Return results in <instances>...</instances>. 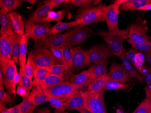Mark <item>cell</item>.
Masks as SVG:
<instances>
[{"label":"cell","mask_w":151,"mask_h":113,"mask_svg":"<svg viewBox=\"0 0 151 113\" xmlns=\"http://www.w3.org/2000/svg\"><path fill=\"white\" fill-rule=\"evenodd\" d=\"M35 108L32 104L31 96L29 94L27 98L21 102L20 113H32Z\"/></svg>","instance_id":"38"},{"label":"cell","mask_w":151,"mask_h":113,"mask_svg":"<svg viewBox=\"0 0 151 113\" xmlns=\"http://www.w3.org/2000/svg\"><path fill=\"white\" fill-rule=\"evenodd\" d=\"M129 84L120 83L117 81L110 80L101 91L105 92L106 91L114 90H125L129 88Z\"/></svg>","instance_id":"36"},{"label":"cell","mask_w":151,"mask_h":113,"mask_svg":"<svg viewBox=\"0 0 151 113\" xmlns=\"http://www.w3.org/2000/svg\"><path fill=\"white\" fill-rule=\"evenodd\" d=\"M67 9H63L58 12H54L51 11L47 14V16L41 20H40L36 23H42L50 22L53 21L59 22L65 17L67 14Z\"/></svg>","instance_id":"29"},{"label":"cell","mask_w":151,"mask_h":113,"mask_svg":"<svg viewBox=\"0 0 151 113\" xmlns=\"http://www.w3.org/2000/svg\"><path fill=\"white\" fill-rule=\"evenodd\" d=\"M81 88L80 86L67 81L54 87L45 89L43 91L44 94L49 97L65 102L68 98Z\"/></svg>","instance_id":"6"},{"label":"cell","mask_w":151,"mask_h":113,"mask_svg":"<svg viewBox=\"0 0 151 113\" xmlns=\"http://www.w3.org/2000/svg\"><path fill=\"white\" fill-rule=\"evenodd\" d=\"M10 38L12 47L13 59L16 63H19V51L22 44V36L16 34L12 36H10Z\"/></svg>","instance_id":"28"},{"label":"cell","mask_w":151,"mask_h":113,"mask_svg":"<svg viewBox=\"0 0 151 113\" xmlns=\"http://www.w3.org/2000/svg\"><path fill=\"white\" fill-rule=\"evenodd\" d=\"M64 113H68V111H67V112H64Z\"/></svg>","instance_id":"62"},{"label":"cell","mask_w":151,"mask_h":113,"mask_svg":"<svg viewBox=\"0 0 151 113\" xmlns=\"http://www.w3.org/2000/svg\"><path fill=\"white\" fill-rule=\"evenodd\" d=\"M128 42L131 45L132 47L146 53L151 54V44H136L129 40H128Z\"/></svg>","instance_id":"43"},{"label":"cell","mask_w":151,"mask_h":113,"mask_svg":"<svg viewBox=\"0 0 151 113\" xmlns=\"http://www.w3.org/2000/svg\"><path fill=\"white\" fill-rule=\"evenodd\" d=\"M128 51L125 49L123 53L119 57L122 61V64L126 71V72L131 76L132 78L135 79L141 83H142L143 78L142 76L136 69L135 68L131 63L129 62L126 57V53Z\"/></svg>","instance_id":"20"},{"label":"cell","mask_w":151,"mask_h":113,"mask_svg":"<svg viewBox=\"0 0 151 113\" xmlns=\"http://www.w3.org/2000/svg\"><path fill=\"white\" fill-rule=\"evenodd\" d=\"M24 34L28 38L33 39L35 42L40 40L49 33L52 28L50 22L35 23L26 20L25 22Z\"/></svg>","instance_id":"7"},{"label":"cell","mask_w":151,"mask_h":113,"mask_svg":"<svg viewBox=\"0 0 151 113\" xmlns=\"http://www.w3.org/2000/svg\"><path fill=\"white\" fill-rule=\"evenodd\" d=\"M96 35L104 40L111 54L119 57L125 50L123 46V42L128 38V36L119 35H111L108 31H101Z\"/></svg>","instance_id":"5"},{"label":"cell","mask_w":151,"mask_h":113,"mask_svg":"<svg viewBox=\"0 0 151 113\" xmlns=\"http://www.w3.org/2000/svg\"><path fill=\"white\" fill-rule=\"evenodd\" d=\"M124 0H117L114 3L106 6L104 12V17L107 25L108 32L111 35H119L128 36L129 28L121 30L119 27V7Z\"/></svg>","instance_id":"1"},{"label":"cell","mask_w":151,"mask_h":113,"mask_svg":"<svg viewBox=\"0 0 151 113\" xmlns=\"http://www.w3.org/2000/svg\"><path fill=\"white\" fill-rule=\"evenodd\" d=\"M116 113H125L124 112V110L123 109H118L116 110Z\"/></svg>","instance_id":"61"},{"label":"cell","mask_w":151,"mask_h":113,"mask_svg":"<svg viewBox=\"0 0 151 113\" xmlns=\"http://www.w3.org/2000/svg\"><path fill=\"white\" fill-rule=\"evenodd\" d=\"M12 59V47L10 36L1 35L0 66L3 75L6 73L9 62Z\"/></svg>","instance_id":"8"},{"label":"cell","mask_w":151,"mask_h":113,"mask_svg":"<svg viewBox=\"0 0 151 113\" xmlns=\"http://www.w3.org/2000/svg\"><path fill=\"white\" fill-rule=\"evenodd\" d=\"M67 81H69V76L62 77L50 74L47 77L45 81L41 84L40 86L37 87L43 91L47 88H51L59 85Z\"/></svg>","instance_id":"19"},{"label":"cell","mask_w":151,"mask_h":113,"mask_svg":"<svg viewBox=\"0 0 151 113\" xmlns=\"http://www.w3.org/2000/svg\"><path fill=\"white\" fill-rule=\"evenodd\" d=\"M15 61L12 59L9 62L6 69V73L3 75V81L4 86L7 92L11 95L15 96L16 94V86L14 83V76L17 65Z\"/></svg>","instance_id":"14"},{"label":"cell","mask_w":151,"mask_h":113,"mask_svg":"<svg viewBox=\"0 0 151 113\" xmlns=\"http://www.w3.org/2000/svg\"><path fill=\"white\" fill-rule=\"evenodd\" d=\"M145 56L146 58L147 61L148 62L149 65L151 66V54L145 53Z\"/></svg>","instance_id":"56"},{"label":"cell","mask_w":151,"mask_h":113,"mask_svg":"<svg viewBox=\"0 0 151 113\" xmlns=\"http://www.w3.org/2000/svg\"><path fill=\"white\" fill-rule=\"evenodd\" d=\"M129 40L138 44H151V37L149 36L141 23H136L129 27Z\"/></svg>","instance_id":"9"},{"label":"cell","mask_w":151,"mask_h":113,"mask_svg":"<svg viewBox=\"0 0 151 113\" xmlns=\"http://www.w3.org/2000/svg\"><path fill=\"white\" fill-rule=\"evenodd\" d=\"M139 73L142 76L143 78L145 81L146 87L151 91V70L146 65H144L141 68Z\"/></svg>","instance_id":"41"},{"label":"cell","mask_w":151,"mask_h":113,"mask_svg":"<svg viewBox=\"0 0 151 113\" xmlns=\"http://www.w3.org/2000/svg\"><path fill=\"white\" fill-rule=\"evenodd\" d=\"M139 11H149L151 10V3L150 4H147L145 6L141 7L139 9Z\"/></svg>","instance_id":"53"},{"label":"cell","mask_w":151,"mask_h":113,"mask_svg":"<svg viewBox=\"0 0 151 113\" xmlns=\"http://www.w3.org/2000/svg\"><path fill=\"white\" fill-rule=\"evenodd\" d=\"M50 110L49 107H44L42 109L39 110L36 113H50Z\"/></svg>","instance_id":"54"},{"label":"cell","mask_w":151,"mask_h":113,"mask_svg":"<svg viewBox=\"0 0 151 113\" xmlns=\"http://www.w3.org/2000/svg\"><path fill=\"white\" fill-rule=\"evenodd\" d=\"M139 53L138 50L132 47L130 49L129 51L126 53V57L129 60V62L135 67V57L136 55Z\"/></svg>","instance_id":"46"},{"label":"cell","mask_w":151,"mask_h":113,"mask_svg":"<svg viewBox=\"0 0 151 113\" xmlns=\"http://www.w3.org/2000/svg\"><path fill=\"white\" fill-rule=\"evenodd\" d=\"M13 29L15 34L22 36L24 35L25 23L22 17L18 13L13 12L10 13Z\"/></svg>","instance_id":"21"},{"label":"cell","mask_w":151,"mask_h":113,"mask_svg":"<svg viewBox=\"0 0 151 113\" xmlns=\"http://www.w3.org/2000/svg\"><path fill=\"white\" fill-rule=\"evenodd\" d=\"M151 3V0H124L120 10L123 11L139 10L141 7Z\"/></svg>","instance_id":"25"},{"label":"cell","mask_w":151,"mask_h":113,"mask_svg":"<svg viewBox=\"0 0 151 113\" xmlns=\"http://www.w3.org/2000/svg\"><path fill=\"white\" fill-rule=\"evenodd\" d=\"M12 107L10 108H6L3 111L1 112V113H11V112H12Z\"/></svg>","instance_id":"57"},{"label":"cell","mask_w":151,"mask_h":113,"mask_svg":"<svg viewBox=\"0 0 151 113\" xmlns=\"http://www.w3.org/2000/svg\"><path fill=\"white\" fill-rule=\"evenodd\" d=\"M73 30L63 35H46L39 41L41 44L49 49L61 48L66 43L67 39L73 33Z\"/></svg>","instance_id":"13"},{"label":"cell","mask_w":151,"mask_h":113,"mask_svg":"<svg viewBox=\"0 0 151 113\" xmlns=\"http://www.w3.org/2000/svg\"><path fill=\"white\" fill-rule=\"evenodd\" d=\"M9 94L5 91L4 85L0 86V103L11 102L12 99Z\"/></svg>","instance_id":"44"},{"label":"cell","mask_w":151,"mask_h":113,"mask_svg":"<svg viewBox=\"0 0 151 113\" xmlns=\"http://www.w3.org/2000/svg\"><path fill=\"white\" fill-rule=\"evenodd\" d=\"M70 50L73 60V69H82L91 63L88 51L82 49L81 47L71 48Z\"/></svg>","instance_id":"11"},{"label":"cell","mask_w":151,"mask_h":113,"mask_svg":"<svg viewBox=\"0 0 151 113\" xmlns=\"http://www.w3.org/2000/svg\"><path fill=\"white\" fill-rule=\"evenodd\" d=\"M91 63L101 61H107L111 57L108 48L105 45L93 46L88 51Z\"/></svg>","instance_id":"15"},{"label":"cell","mask_w":151,"mask_h":113,"mask_svg":"<svg viewBox=\"0 0 151 113\" xmlns=\"http://www.w3.org/2000/svg\"><path fill=\"white\" fill-rule=\"evenodd\" d=\"M144 65H145L144 56L143 54L139 52L136 55L135 65L134 68L139 73L141 68Z\"/></svg>","instance_id":"45"},{"label":"cell","mask_w":151,"mask_h":113,"mask_svg":"<svg viewBox=\"0 0 151 113\" xmlns=\"http://www.w3.org/2000/svg\"><path fill=\"white\" fill-rule=\"evenodd\" d=\"M66 109V107L61 108L55 109H54L53 113H64Z\"/></svg>","instance_id":"55"},{"label":"cell","mask_w":151,"mask_h":113,"mask_svg":"<svg viewBox=\"0 0 151 113\" xmlns=\"http://www.w3.org/2000/svg\"><path fill=\"white\" fill-rule=\"evenodd\" d=\"M50 51L52 54V57L55 60L56 64H62L64 65L67 68V69L69 70V68L67 65L65 59H64V56H63V51L62 48H51L50 49Z\"/></svg>","instance_id":"35"},{"label":"cell","mask_w":151,"mask_h":113,"mask_svg":"<svg viewBox=\"0 0 151 113\" xmlns=\"http://www.w3.org/2000/svg\"><path fill=\"white\" fill-rule=\"evenodd\" d=\"M30 94L32 98V104L35 107L49 101V97L46 96L42 90L36 86H33Z\"/></svg>","instance_id":"24"},{"label":"cell","mask_w":151,"mask_h":113,"mask_svg":"<svg viewBox=\"0 0 151 113\" xmlns=\"http://www.w3.org/2000/svg\"><path fill=\"white\" fill-rule=\"evenodd\" d=\"M69 0H46L44 1V4L50 5L53 7H55L58 5L64 3H68Z\"/></svg>","instance_id":"49"},{"label":"cell","mask_w":151,"mask_h":113,"mask_svg":"<svg viewBox=\"0 0 151 113\" xmlns=\"http://www.w3.org/2000/svg\"><path fill=\"white\" fill-rule=\"evenodd\" d=\"M79 112L80 113H92L91 111H90V110H88V109H86L84 110L81 111L80 112Z\"/></svg>","instance_id":"60"},{"label":"cell","mask_w":151,"mask_h":113,"mask_svg":"<svg viewBox=\"0 0 151 113\" xmlns=\"http://www.w3.org/2000/svg\"><path fill=\"white\" fill-rule=\"evenodd\" d=\"M50 74L46 68L37 67L34 74L33 86H40Z\"/></svg>","instance_id":"31"},{"label":"cell","mask_w":151,"mask_h":113,"mask_svg":"<svg viewBox=\"0 0 151 113\" xmlns=\"http://www.w3.org/2000/svg\"><path fill=\"white\" fill-rule=\"evenodd\" d=\"M53 8L54 7L52 6L45 4L40 6L33 13L29 20L31 22L36 23L40 20L45 18L49 12L52 11Z\"/></svg>","instance_id":"23"},{"label":"cell","mask_w":151,"mask_h":113,"mask_svg":"<svg viewBox=\"0 0 151 113\" xmlns=\"http://www.w3.org/2000/svg\"><path fill=\"white\" fill-rule=\"evenodd\" d=\"M66 107L68 110L79 111L86 109L85 103L81 91L77 90L65 101Z\"/></svg>","instance_id":"16"},{"label":"cell","mask_w":151,"mask_h":113,"mask_svg":"<svg viewBox=\"0 0 151 113\" xmlns=\"http://www.w3.org/2000/svg\"><path fill=\"white\" fill-rule=\"evenodd\" d=\"M106 75L109 79L113 81L124 83L131 81L132 77L125 70L122 64L114 61Z\"/></svg>","instance_id":"12"},{"label":"cell","mask_w":151,"mask_h":113,"mask_svg":"<svg viewBox=\"0 0 151 113\" xmlns=\"http://www.w3.org/2000/svg\"><path fill=\"white\" fill-rule=\"evenodd\" d=\"M30 53L37 67L46 68L56 64L50 49L39 41L35 42L34 48Z\"/></svg>","instance_id":"2"},{"label":"cell","mask_w":151,"mask_h":113,"mask_svg":"<svg viewBox=\"0 0 151 113\" xmlns=\"http://www.w3.org/2000/svg\"><path fill=\"white\" fill-rule=\"evenodd\" d=\"M108 63L107 61H101L94 63L89 68L90 73V85L98 77L106 75L107 72Z\"/></svg>","instance_id":"18"},{"label":"cell","mask_w":151,"mask_h":113,"mask_svg":"<svg viewBox=\"0 0 151 113\" xmlns=\"http://www.w3.org/2000/svg\"><path fill=\"white\" fill-rule=\"evenodd\" d=\"M145 91L146 99L149 100L151 102V91L148 89L147 87L144 88Z\"/></svg>","instance_id":"51"},{"label":"cell","mask_w":151,"mask_h":113,"mask_svg":"<svg viewBox=\"0 0 151 113\" xmlns=\"http://www.w3.org/2000/svg\"><path fill=\"white\" fill-rule=\"evenodd\" d=\"M69 82L75 85L80 86H89L90 85V73L89 69L84 71L78 74L72 73L69 76Z\"/></svg>","instance_id":"22"},{"label":"cell","mask_w":151,"mask_h":113,"mask_svg":"<svg viewBox=\"0 0 151 113\" xmlns=\"http://www.w3.org/2000/svg\"><path fill=\"white\" fill-rule=\"evenodd\" d=\"M6 108V107H5L4 104L0 103V111H1V112L3 111V110Z\"/></svg>","instance_id":"59"},{"label":"cell","mask_w":151,"mask_h":113,"mask_svg":"<svg viewBox=\"0 0 151 113\" xmlns=\"http://www.w3.org/2000/svg\"><path fill=\"white\" fill-rule=\"evenodd\" d=\"M16 94L22 97L24 100L29 96L30 93L27 91L26 89L23 86L18 84L16 90Z\"/></svg>","instance_id":"48"},{"label":"cell","mask_w":151,"mask_h":113,"mask_svg":"<svg viewBox=\"0 0 151 113\" xmlns=\"http://www.w3.org/2000/svg\"><path fill=\"white\" fill-rule=\"evenodd\" d=\"M93 34V28L87 26L78 27L73 30V33L68 37L66 43L69 48L74 46L79 45Z\"/></svg>","instance_id":"10"},{"label":"cell","mask_w":151,"mask_h":113,"mask_svg":"<svg viewBox=\"0 0 151 113\" xmlns=\"http://www.w3.org/2000/svg\"><path fill=\"white\" fill-rule=\"evenodd\" d=\"M29 38L24 34L22 36V44L20 46L19 55V69L24 70L26 64V55L27 52V45Z\"/></svg>","instance_id":"30"},{"label":"cell","mask_w":151,"mask_h":113,"mask_svg":"<svg viewBox=\"0 0 151 113\" xmlns=\"http://www.w3.org/2000/svg\"><path fill=\"white\" fill-rule=\"evenodd\" d=\"M110 80L106 74L96 79L88 86L87 91L90 93H98L103 90Z\"/></svg>","instance_id":"26"},{"label":"cell","mask_w":151,"mask_h":113,"mask_svg":"<svg viewBox=\"0 0 151 113\" xmlns=\"http://www.w3.org/2000/svg\"><path fill=\"white\" fill-rule=\"evenodd\" d=\"M61 48L63 49L64 59L67 65L68 66L69 68H73V63L72 54L70 52V48L68 47L67 43H65Z\"/></svg>","instance_id":"42"},{"label":"cell","mask_w":151,"mask_h":113,"mask_svg":"<svg viewBox=\"0 0 151 113\" xmlns=\"http://www.w3.org/2000/svg\"><path fill=\"white\" fill-rule=\"evenodd\" d=\"M57 22L56 24L52 27L50 30L47 35H57L58 33L61 31L68 29L72 27H78L80 25V22L76 19L70 22H64L61 20Z\"/></svg>","instance_id":"27"},{"label":"cell","mask_w":151,"mask_h":113,"mask_svg":"<svg viewBox=\"0 0 151 113\" xmlns=\"http://www.w3.org/2000/svg\"><path fill=\"white\" fill-rule=\"evenodd\" d=\"M94 1L92 0H69L68 4L82 9L91 8Z\"/></svg>","instance_id":"39"},{"label":"cell","mask_w":151,"mask_h":113,"mask_svg":"<svg viewBox=\"0 0 151 113\" xmlns=\"http://www.w3.org/2000/svg\"><path fill=\"white\" fill-rule=\"evenodd\" d=\"M106 6L100 5L96 7L83 9L76 17L80 23V27L86 26L93 23L101 22L105 19L104 12Z\"/></svg>","instance_id":"3"},{"label":"cell","mask_w":151,"mask_h":113,"mask_svg":"<svg viewBox=\"0 0 151 113\" xmlns=\"http://www.w3.org/2000/svg\"><path fill=\"white\" fill-rule=\"evenodd\" d=\"M133 113H151V102L145 99L137 107Z\"/></svg>","instance_id":"40"},{"label":"cell","mask_w":151,"mask_h":113,"mask_svg":"<svg viewBox=\"0 0 151 113\" xmlns=\"http://www.w3.org/2000/svg\"><path fill=\"white\" fill-rule=\"evenodd\" d=\"M85 103L86 108L92 113H107L104 97V92L92 93L86 91H81Z\"/></svg>","instance_id":"4"},{"label":"cell","mask_w":151,"mask_h":113,"mask_svg":"<svg viewBox=\"0 0 151 113\" xmlns=\"http://www.w3.org/2000/svg\"><path fill=\"white\" fill-rule=\"evenodd\" d=\"M51 74L64 76H70L72 73L70 70L67 69L64 65L62 64H55L46 68Z\"/></svg>","instance_id":"32"},{"label":"cell","mask_w":151,"mask_h":113,"mask_svg":"<svg viewBox=\"0 0 151 113\" xmlns=\"http://www.w3.org/2000/svg\"><path fill=\"white\" fill-rule=\"evenodd\" d=\"M37 67L34 61L31 53H29L28 58L24 67V73L29 78L32 79L34 77V74Z\"/></svg>","instance_id":"33"},{"label":"cell","mask_w":151,"mask_h":113,"mask_svg":"<svg viewBox=\"0 0 151 113\" xmlns=\"http://www.w3.org/2000/svg\"><path fill=\"white\" fill-rule=\"evenodd\" d=\"M26 1V2H28L29 4H31V5H33L35 4V3L37 1L36 0H25L23 1Z\"/></svg>","instance_id":"58"},{"label":"cell","mask_w":151,"mask_h":113,"mask_svg":"<svg viewBox=\"0 0 151 113\" xmlns=\"http://www.w3.org/2000/svg\"><path fill=\"white\" fill-rule=\"evenodd\" d=\"M20 80V75H19V73L18 72L17 70V69L16 71V73H15V76H14V83L16 86L19 83Z\"/></svg>","instance_id":"50"},{"label":"cell","mask_w":151,"mask_h":113,"mask_svg":"<svg viewBox=\"0 0 151 113\" xmlns=\"http://www.w3.org/2000/svg\"><path fill=\"white\" fill-rule=\"evenodd\" d=\"M23 1L20 0H1L0 7L7 12L15 10L22 5Z\"/></svg>","instance_id":"34"},{"label":"cell","mask_w":151,"mask_h":113,"mask_svg":"<svg viewBox=\"0 0 151 113\" xmlns=\"http://www.w3.org/2000/svg\"><path fill=\"white\" fill-rule=\"evenodd\" d=\"M21 103L19 104L15 107H13L12 109L11 113H20V107Z\"/></svg>","instance_id":"52"},{"label":"cell","mask_w":151,"mask_h":113,"mask_svg":"<svg viewBox=\"0 0 151 113\" xmlns=\"http://www.w3.org/2000/svg\"><path fill=\"white\" fill-rule=\"evenodd\" d=\"M19 74L20 75V81L18 84L22 85L27 90L29 93H30V91L33 88L34 83L31 79L29 78L24 73V71L19 69Z\"/></svg>","instance_id":"37"},{"label":"cell","mask_w":151,"mask_h":113,"mask_svg":"<svg viewBox=\"0 0 151 113\" xmlns=\"http://www.w3.org/2000/svg\"><path fill=\"white\" fill-rule=\"evenodd\" d=\"M0 24L1 36H12L16 34L13 29L10 13L3 9L0 10Z\"/></svg>","instance_id":"17"},{"label":"cell","mask_w":151,"mask_h":113,"mask_svg":"<svg viewBox=\"0 0 151 113\" xmlns=\"http://www.w3.org/2000/svg\"><path fill=\"white\" fill-rule=\"evenodd\" d=\"M52 107L53 108L58 109L66 107L65 102L62 101L60 100L53 98L49 97V101Z\"/></svg>","instance_id":"47"}]
</instances>
